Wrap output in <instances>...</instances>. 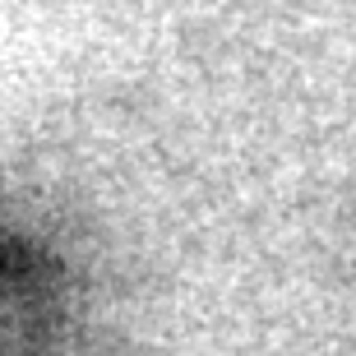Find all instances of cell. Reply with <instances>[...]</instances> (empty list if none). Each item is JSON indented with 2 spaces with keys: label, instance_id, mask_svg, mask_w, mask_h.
I'll list each match as a JSON object with an SVG mask.
<instances>
[{
  "label": "cell",
  "instance_id": "1",
  "mask_svg": "<svg viewBox=\"0 0 356 356\" xmlns=\"http://www.w3.org/2000/svg\"><path fill=\"white\" fill-rule=\"evenodd\" d=\"M65 315V273L38 241L0 227V356H38Z\"/></svg>",
  "mask_w": 356,
  "mask_h": 356
}]
</instances>
